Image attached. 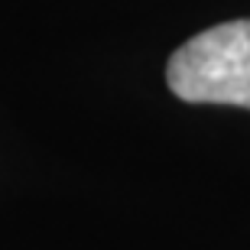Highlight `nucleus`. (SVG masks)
I'll list each match as a JSON object with an SVG mask.
<instances>
[{"label":"nucleus","mask_w":250,"mask_h":250,"mask_svg":"<svg viewBox=\"0 0 250 250\" xmlns=\"http://www.w3.org/2000/svg\"><path fill=\"white\" fill-rule=\"evenodd\" d=\"M169 91L188 104L250 107V20H228L172 52Z\"/></svg>","instance_id":"obj_1"}]
</instances>
